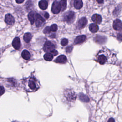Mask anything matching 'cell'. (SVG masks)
Listing matches in <instances>:
<instances>
[{"label": "cell", "instance_id": "27", "mask_svg": "<svg viewBox=\"0 0 122 122\" xmlns=\"http://www.w3.org/2000/svg\"><path fill=\"white\" fill-rule=\"evenodd\" d=\"M5 92V90L4 88H3V86L0 85V96L2 95Z\"/></svg>", "mask_w": 122, "mask_h": 122}, {"label": "cell", "instance_id": "17", "mask_svg": "<svg viewBox=\"0 0 122 122\" xmlns=\"http://www.w3.org/2000/svg\"><path fill=\"white\" fill-rule=\"evenodd\" d=\"M21 56L24 59L27 60L30 58V54L27 50H24L21 53Z\"/></svg>", "mask_w": 122, "mask_h": 122}, {"label": "cell", "instance_id": "11", "mask_svg": "<svg viewBox=\"0 0 122 122\" xmlns=\"http://www.w3.org/2000/svg\"><path fill=\"white\" fill-rule=\"evenodd\" d=\"M86 39L85 35H80L77 36L74 40V43L75 44H78L83 43Z\"/></svg>", "mask_w": 122, "mask_h": 122}, {"label": "cell", "instance_id": "20", "mask_svg": "<svg viewBox=\"0 0 122 122\" xmlns=\"http://www.w3.org/2000/svg\"><path fill=\"white\" fill-rule=\"evenodd\" d=\"M104 37L103 36H97V37L94 38L95 41H96V42H98L99 43H103V42H105L106 38L105 37L103 38Z\"/></svg>", "mask_w": 122, "mask_h": 122}, {"label": "cell", "instance_id": "29", "mask_svg": "<svg viewBox=\"0 0 122 122\" xmlns=\"http://www.w3.org/2000/svg\"><path fill=\"white\" fill-rule=\"evenodd\" d=\"M50 53H51L53 56H56V55H57V54H58V51L56 50H52V51H51V52H50Z\"/></svg>", "mask_w": 122, "mask_h": 122}, {"label": "cell", "instance_id": "10", "mask_svg": "<svg viewBox=\"0 0 122 122\" xmlns=\"http://www.w3.org/2000/svg\"><path fill=\"white\" fill-rule=\"evenodd\" d=\"M12 46L16 50H19L20 47V41L19 37H15L12 43Z\"/></svg>", "mask_w": 122, "mask_h": 122}, {"label": "cell", "instance_id": "3", "mask_svg": "<svg viewBox=\"0 0 122 122\" xmlns=\"http://www.w3.org/2000/svg\"><path fill=\"white\" fill-rule=\"evenodd\" d=\"M75 19V13L72 11L66 12L63 15V20L68 23H72Z\"/></svg>", "mask_w": 122, "mask_h": 122}, {"label": "cell", "instance_id": "4", "mask_svg": "<svg viewBox=\"0 0 122 122\" xmlns=\"http://www.w3.org/2000/svg\"><path fill=\"white\" fill-rule=\"evenodd\" d=\"M55 46L50 41H46L43 46V50L46 52H50L52 50H54Z\"/></svg>", "mask_w": 122, "mask_h": 122}, {"label": "cell", "instance_id": "18", "mask_svg": "<svg viewBox=\"0 0 122 122\" xmlns=\"http://www.w3.org/2000/svg\"><path fill=\"white\" fill-rule=\"evenodd\" d=\"M28 17L31 24H33L35 21V13L33 11H30L28 14Z\"/></svg>", "mask_w": 122, "mask_h": 122}, {"label": "cell", "instance_id": "13", "mask_svg": "<svg viewBox=\"0 0 122 122\" xmlns=\"http://www.w3.org/2000/svg\"><path fill=\"white\" fill-rule=\"evenodd\" d=\"M67 61L66 57L65 55H61L58 56L55 60L54 61L56 63H65Z\"/></svg>", "mask_w": 122, "mask_h": 122}, {"label": "cell", "instance_id": "33", "mask_svg": "<svg viewBox=\"0 0 122 122\" xmlns=\"http://www.w3.org/2000/svg\"><path fill=\"white\" fill-rule=\"evenodd\" d=\"M104 0H96V1L98 2V3H102L103 2Z\"/></svg>", "mask_w": 122, "mask_h": 122}, {"label": "cell", "instance_id": "26", "mask_svg": "<svg viewBox=\"0 0 122 122\" xmlns=\"http://www.w3.org/2000/svg\"><path fill=\"white\" fill-rule=\"evenodd\" d=\"M51 28L49 26H47L43 30V33L45 34H48L51 32Z\"/></svg>", "mask_w": 122, "mask_h": 122}, {"label": "cell", "instance_id": "28", "mask_svg": "<svg viewBox=\"0 0 122 122\" xmlns=\"http://www.w3.org/2000/svg\"><path fill=\"white\" fill-rule=\"evenodd\" d=\"M117 37L119 41H122V32H121L119 33H118L117 35Z\"/></svg>", "mask_w": 122, "mask_h": 122}, {"label": "cell", "instance_id": "32", "mask_svg": "<svg viewBox=\"0 0 122 122\" xmlns=\"http://www.w3.org/2000/svg\"><path fill=\"white\" fill-rule=\"evenodd\" d=\"M16 0V2L19 4L21 3L24 1V0Z\"/></svg>", "mask_w": 122, "mask_h": 122}, {"label": "cell", "instance_id": "16", "mask_svg": "<svg viewBox=\"0 0 122 122\" xmlns=\"http://www.w3.org/2000/svg\"><path fill=\"white\" fill-rule=\"evenodd\" d=\"M89 30L92 32L95 33L99 30V27L96 23H92L89 25Z\"/></svg>", "mask_w": 122, "mask_h": 122}, {"label": "cell", "instance_id": "19", "mask_svg": "<svg viewBox=\"0 0 122 122\" xmlns=\"http://www.w3.org/2000/svg\"><path fill=\"white\" fill-rule=\"evenodd\" d=\"M32 38V35L30 33H26L23 36V39L26 43H28L30 41Z\"/></svg>", "mask_w": 122, "mask_h": 122}, {"label": "cell", "instance_id": "24", "mask_svg": "<svg viewBox=\"0 0 122 122\" xmlns=\"http://www.w3.org/2000/svg\"><path fill=\"white\" fill-rule=\"evenodd\" d=\"M68 43V39H65V38L62 39L61 41V45L63 46H65L67 45Z\"/></svg>", "mask_w": 122, "mask_h": 122}, {"label": "cell", "instance_id": "9", "mask_svg": "<svg viewBox=\"0 0 122 122\" xmlns=\"http://www.w3.org/2000/svg\"><path fill=\"white\" fill-rule=\"evenodd\" d=\"M5 21L9 25H12L14 23V19L10 14H7L5 16Z\"/></svg>", "mask_w": 122, "mask_h": 122}, {"label": "cell", "instance_id": "8", "mask_svg": "<svg viewBox=\"0 0 122 122\" xmlns=\"http://www.w3.org/2000/svg\"><path fill=\"white\" fill-rule=\"evenodd\" d=\"M113 28L116 31H121L122 30V22L119 19H116L113 22Z\"/></svg>", "mask_w": 122, "mask_h": 122}, {"label": "cell", "instance_id": "23", "mask_svg": "<svg viewBox=\"0 0 122 122\" xmlns=\"http://www.w3.org/2000/svg\"><path fill=\"white\" fill-rule=\"evenodd\" d=\"M79 98L81 101H82V102H87L89 101V99L88 97L87 96L83 94V93L80 94Z\"/></svg>", "mask_w": 122, "mask_h": 122}, {"label": "cell", "instance_id": "6", "mask_svg": "<svg viewBox=\"0 0 122 122\" xmlns=\"http://www.w3.org/2000/svg\"><path fill=\"white\" fill-rule=\"evenodd\" d=\"M45 20L38 13H35V21L36 26L37 27H40L44 23Z\"/></svg>", "mask_w": 122, "mask_h": 122}, {"label": "cell", "instance_id": "22", "mask_svg": "<svg viewBox=\"0 0 122 122\" xmlns=\"http://www.w3.org/2000/svg\"><path fill=\"white\" fill-rule=\"evenodd\" d=\"M60 4L61 7V11H64L67 8V0H61L60 2Z\"/></svg>", "mask_w": 122, "mask_h": 122}, {"label": "cell", "instance_id": "21", "mask_svg": "<svg viewBox=\"0 0 122 122\" xmlns=\"http://www.w3.org/2000/svg\"><path fill=\"white\" fill-rule=\"evenodd\" d=\"M53 57V55L50 52H47L44 55V59L46 61H51Z\"/></svg>", "mask_w": 122, "mask_h": 122}, {"label": "cell", "instance_id": "14", "mask_svg": "<svg viewBox=\"0 0 122 122\" xmlns=\"http://www.w3.org/2000/svg\"><path fill=\"white\" fill-rule=\"evenodd\" d=\"M48 6V2L46 0H41L39 2V6L41 10H46Z\"/></svg>", "mask_w": 122, "mask_h": 122}, {"label": "cell", "instance_id": "12", "mask_svg": "<svg viewBox=\"0 0 122 122\" xmlns=\"http://www.w3.org/2000/svg\"><path fill=\"white\" fill-rule=\"evenodd\" d=\"M92 20L95 23L100 24L102 21V18L100 15L98 14H95L92 16Z\"/></svg>", "mask_w": 122, "mask_h": 122}, {"label": "cell", "instance_id": "31", "mask_svg": "<svg viewBox=\"0 0 122 122\" xmlns=\"http://www.w3.org/2000/svg\"><path fill=\"white\" fill-rule=\"evenodd\" d=\"M44 16V17H45L46 19H48L49 17V13H47V12H45Z\"/></svg>", "mask_w": 122, "mask_h": 122}, {"label": "cell", "instance_id": "30", "mask_svg": "<svg viewBox=\"0 0 122 122\" xmlns=\"http://www.w3.org/2000/svg\"><path fill=\"white\" fill-rule=\"evenodd\" d=\"M72 46H69L66 48V52H71L72 50Z\"/></svg>", "mask_w": 122, "mask_h": 122}, {"label": "cell", "instance_id": "5", "mask_svg": "<svg viewBox=\"0 0 122 122\" xmlns=\"http://www.w3.org/2000/svg\"><path fill=\"white\" fill-rule=\"evenodd\" d=\"M51 10L54 14H58L61 11V7L60 2L55 1L53 2Z\"/></svg>", "mask_w": 122, "mask_h": 122}, {"label": "cell", "instance_id": "2", "mask_svg": "<svg viewBox=\"0 0 122 122\" xmlns=\"http://www.w3.org/2000/svg\"><path fill=\"white\" fill-rule=\"evenodd\" d=\"M25 90L28 92H34L39 88V85L37 80L31 76L25 80L24 82Z\"/></svg>", "mask_w": 122, "mask_h": 122}, {"label": "cell", "instance_id": "34", "mask_svg": "<svg viewBox=\"0 0 122 122\" xmlns=\"http://www.w3.org/2000/svg\"><path fill=\"white\" fill-rule=\"evenodd\" d=\"M108 122H110V121H111V122H114L115 120H114L113 118H110V119H109V120H108Z\"/></svg>", "mask_w": 122, "mask_h": 122}, {"label": "cell", "instance_id": "15", "mask_svg": "<svg viewBox=\"0 0 122 122\" xmlns=\"http://www.w3.org/2000/svg\"><path fill=\"white\" fill-rule=\"evenodd\" d=\"M83 6V2L82 0H74V7L76 9H80Z\"/></svg>", "mask_w": 122, "mask_h": 122}, {"label": "cell", "instance_id": "25", "mask_svg": "<svg viewBox=\"0 0 122 122\" xmlns=\"http://www.w3.org/2000/svg\"><path fill=\"white\" fill-rule=\"evenodd\" d=\"M50 28H51V31H53V32H55V31H56L57 30L58 27H57V25L56 24H52V25L51 26Z\"/></svg>", "mask_w": 122, "mask_h": 122}, {"label": "cell", "instance_id": "7", "mask_svg": "<svg viewBox=\"0 0 122 122\" xmlns=\"http://www.w3.org/2000/svg\"><path fill=\"white\" fill-rule=\"evenodd\" d=\"M87 24V20L85 17L81 18L77 22L76 27L78 29L81 30Z\"/></svg>", "mask_w": 122, "mask_h": 122}, {"label": "cell", "instance_id": "1", "mask_svg": "<svg viewBox=\"0 0 122 122\" xmlns=\"http://www.w3.org/2000/svg\"><path fill=\"white\" fill-rule=\"evenodd\" d=\"M116 59V55L105 48L100 50L95 57V61L101 65L105 63H114Z\"/></svg>", "mask_w": 122, "mask_h": 122}]
</instances>
